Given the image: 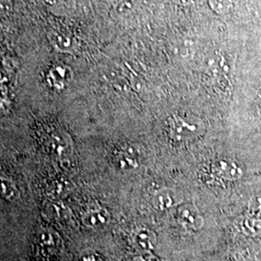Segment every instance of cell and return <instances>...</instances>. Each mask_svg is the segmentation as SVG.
Wrapping results in <instances>:
<instances>
[{"mask_svg": "<svg viewBox=\"0 0 261 261\" xmlns=\"http://www.w3.org/2000/svg\"><path fill=\"white\" fill-rule=\"evenodd\" d=\"M117 166L124 170H132L139 167L140 156L138 151L132 146H125L116 152Z\"/></svg>", "mask_w": 261, "mask_h": 261, "instance_id": "cell-7", "label": "cell"}, {"mask_svg": "<svg viewBox=\"0 0 261 261\" xmlns=\"http://www.w3.org/2000/svg\"><path fill=\"white\" fill-rule=\"evenodd\" d=\"M260 228V221L257 219H246L243 222V231L247 234H256Z\"/></svg>", "mask_w": 261, "mask_h": 261, "instance_id": "cell-9", "label": "cell"}, {"mask_svg": "<svg viewBox=\"0 0 261 261\" xmlns=\"http://www.w3.org/2000/svg\"><path fill=\"white\" fill-rule=\"evenodd\" d=\"M12 10V3L10 0H0V17L8 15Z\"/></svg>", "mask_w": 261, "mask_h": 261, "instance_id": "cell-10", "label": "cell"}, {"mask_svg": "<svg viewBox=\"0 0 261 261\" xmlns=\"http://www.w3.org/2000/svg\"><path fill=\"white\" fill-rule=\"evenodd\" d=\"M133 242L143 252L153 250L157 245V236L146 227H139L133 232Z\"/></svg>", "mask_w": 261, "mask_h": 261, "instance_id": "cell-6", "label": "cell"}, {"mask_svg": "<svg viewBox=\"0 0 261 261\" xmlns=\"http://www.w3.org/2000/svg\"><path fill=\"white\" fill-rule=\"evenodd\" d=\"M202 122L196 117L175 115L169 119L168 130L170 137L177 141L194 139L202 132Z\"/></svg>", "mask_w": 261, "mask_h": 261, "instance_id": "cell-1", "label": "cell"}, {"mask_svg": "<svg viewBox=\"0 0 261 261\" xmlns=\"http://www.w3.org/2000/svg\"><path fill=\"white\" fill-rule=\"evenodd\" d=\"M181 196L171 189H162L158 191L152 198L153 206L160 211L168 210L177 206L181 201Z\"/></svg>", "mask_w": 261, "mask_h": 261, "instance_id": "cell-4", "label": "cell"}, {"mask_svg": "<svg viewBox=\"0 0 261 261\" xmlns=\"http://www.w3.org/2000/svg\"><path fill=\"white\" fill-rule=\"evenodd\" d=\"M51 44L60 50H68L70 49V37L64 33H57L53 32L51 36L49 37Z\"/></svg>", "mask_w": 261, "mask_h": 261, "instance_id": "cell-8", "label": "cell"}, {"mask_svg": "<svg viewBox=\"0 0 261 261\" xmlns=\"http://www.w3.org/2000/svg\"><path fill=\"white\" fill-rule=\"evenodd\" d=\"M83 221L87 227L98 229L106 226L110 222V214L102 207L94 206L84 213Z\"/></svg>", "mask_w": 261, "mask_h": 261, "instance_id": "cell-5", "label": "cell"}, {"mask_svg": "<svg viewBox=\"0 0 261 261\" xmlns=\"http://www.w3.org/2000/svg\"><path fill=\"white\" fill-rule=\"evenodd\" d=\"M208 173L215 181H234L242 176L241 168L229 159L217 160L210 164Z\"/></svg>", "mask_w": 261, "mask_h": 261, "instance_id": "cell-2", "label": "cell"}, {"mask_svg": "<svg viewBox=\"0 0 261 261\" xmlns=\"http://www.w3.org/2000/svg\"><path fill=\"white\" fill-rule=\"evenodd\" d=\"M133 261H160L158 257L149 252H142L140 255L136 256Z\"/></svg>", "mask_w": 261, "mask_h": 261, "instance_id": "cell-11", "label": "cell"}, {"mask_svg": "<svg viewBox=\"0 0 261 261\" xmlns=\"http://www.w3.org/2000/svg\"><path fill=\"white\" fill-rule=\"evenodd\" d=\"M178 222L187 229L198 230L204 224V219L198 208L192 204H184L177 211Z\"/></svg>", "mask_w": 261, "mask_h": 261, "instance_id": "cell-3", "label": "cell"}]
</instances>
